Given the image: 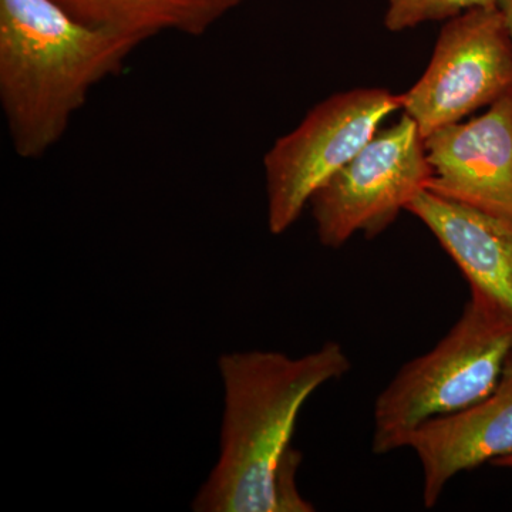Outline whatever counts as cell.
I'll use <instances>...</instances> for the list:
<instances>
[{"instance_id":"cell-1","label":"cell","mask_w":512,"mask_h":512,"mask_svg":"<svg viewBox=\"0 0 512 512\" xmlns=\"http://www.w3.org/2000/svg\"><path fill=\"white\" fill-rule=\"evenodd\" d=\"M224 383L220 457L192 501L195 512H284L302 454L292 446L299 413L316 390L349 372L338 342L308 355L228 353L218 360Z\"/></svg>"},{"instance_id":"cell-2","label":"cell","mask_w":512,"mask_h":512,"mask_svg":"<svg viewBox=\"0 0 512 512\" xmlns=\"http://www.w3.org/2000/svg\"><path fill=\"white\" fill-rule=\"evenodd\" d=\"M141 43L79 22L55 0H0V104L15 153L36 160L52 150Z\"/></svg>"},{"instance_id":"cell-3","label":"cell","mask_w":512,"mask_h":512,"mask_svg":"<svg viewBox=\"0 0 512 512\" xmlns=\"http://www.w3.org/2000/svg\"><path fill=\"white\" fill-rule=\"evenodd\" d=\"M512 357V315L476 291L429 352L410 360L377 396L372 451L407 446L427 421L470 409L500 382Z\"/></svg>"},{"instance_id":"cell-4","label":"cell","mask_w":512,"mask_h":512,"mask_svg":"<svg viewBox=\"0 0 512 512\" xmlns=\"http://www.w3.org/2000/svg\"><path fill=\"white\" fill-rule=\"evenodd\" d=\"M399 110L402 94L380 87L348 90L320 101L298 127L278 138L264 158L269 231H288L313 194Z\"/></svg>"},{"instance_id":"cell-5","label":"cell","mask_w":512,"mask_h":512,"mask_svg":"<svg viewBox=\"0 0 512 512\" xmlns=\"http://www.w3.org/2000/svg\"><path fill=\"white\" fill-rule=\"evenodd\" d=\"M426 138L403 114L379 130L309 201L320 244L340 248L362 232L382 234L429 187Z\"/></svg>"},{"instance_id":"cell-6","label":"cell","mask_w":512,"mask_h":512,"mask_svg":"<svg viewBox=\"0 0 512 512\" xmlns=\"http://www.w3.org/2000/svg\"><path fill=\"white\" fill-rule=\"evenodd\" d=\"M512 92V40L497 6L446 20L402 110L423 137L460 123Z\"/></svg>"},{"instance_id":"cell-7","label":"cell","mask_w":512,"mask_h":512,"mask_svg":"<svg viewBox=\"0 0 512 512\" xmlns=\"http://www.w3.org/2000/svg\"><path fill=\"white\" fill-rule=\"evenodd\" d=\"M427 190L512 220V92L426 137Z\"/></svg>"},{"instance_id":"cell-8","label":"cell","mask_w":512,"mask_h":512,"mask_svg":"<svg viewBox=\"0 0 512 512\" xmlns=\"http://www.w3.org/2000/svg\"><path fill=\"white\" fill-rule=\"evenodd\" d=\"M423 470V503L433 508L464 471L512 456V357L497 387L463 412L427 421L407 441Z\"/></svg>"},{"instance_id":"cell-9","label":"cell","mask_w":512,"mask_h":512,"mask_svg":"<svg viewBox=\"0 0 512 512\" xmlns=\"http://www.w3.org/2000/svg\"><path fill=\"white\" fill-rule=\"evenodd\" d=\"M407 211L430 229L476 291L512 315V220L424 190Z\"/></svg>"},{"instance_id":"cell-10","label":"cell","mask_w":512,"mask_h":512,"mask_svg":"<svg viewBox=\"0 0 512 512\" xmlns=\"http://www.w3.org/2000/svg\"><path fill=\"white\" fill-rule=\"evenodd\" d=\"M86 25L116 30L146 42L165 32L201 36L244 0H55Z\"/></svg>"},{"instance_id":"cell-11","label":"cell","mask_w":512,"mask_h":512,"mask_svg":"<svg viewBox=\"0 0 512 512\" xmlns=\"http://www.w3.org/2000/svg\"><path fill=\"white\" fill-rule=\"evenodd\" d=\"M384 26L403 32L427 22L450 20L474 9L493 8L497 0H386Z\"/></svg>"},{"instance_id":"cell-12","label":"cell","mask_w":512,"mask_h":512,"mask_svg":"<svg viewBox=\"0 0 512 512\" xmlns=\"http://www.w3.org/2000/svg\"><path fill=\"white\" fill-rule=\"evenodd\" d=\"M497 9L500 10L501 16H503L505 26H507L512 40V0H497Z\"/></svg>"},{"instance_id":"cell-13","label":"cell","mask_w":512,"mask_h":512,"mask_svg":"<svg viewBox=\"0 0 512 512\" xmlns=\"http://www.w3.org/2000/svg\"><path fill=\"white\" fill-rule=\"evenodd\" d=\"M493 466L500 468H507V470H512V456L503 458V460L497 461Z\"/></svg>"}]
</instances>
